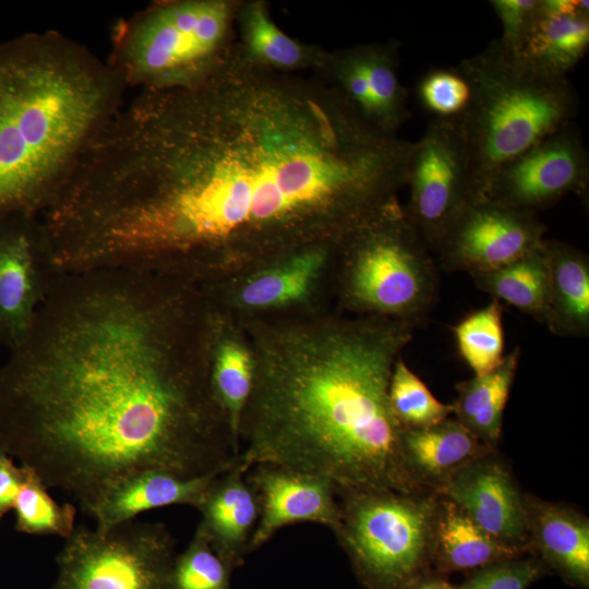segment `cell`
Wrapping results in <instances>:
<instances>
[{
	"mask_svg": "<svg viewBox=\"0 0 589 589\" xmlns=\"http://www.w3.org/2000/svg\"><path fill=\"white\" fill-rule=\"evenodd\" d=\"M412 146L338 87L225 56L201 83L157 97L131 173L133 235L155 271L203 287L340 247L397 199Z\"/></svg>",
	"mask_w": 589,
	"mask_h": 589,
	"instance_id": "obj_1",
	"label": "cell"
},
{
	"mask_svg": "<svg viewBox=\"0 0 589 589\" xmlns=\"http://www.w3.org/2000/svg\"><path fill=\"white\" fill-rule=\"evenodd\" d=\"M212 303L187 281L59 272L0 366V445L82 510L145 470L195 478L239 454L209 375Z\"/></svg>",
	"mask_w": 589,
	"mask_h": 589,
	"instance_id": "obj_2",
	"label": "cell"
},
{
	"mask_svg": "<svg viewBox=\"0 0 589 589\" xmlns=\"http://www.w3.org/2000/svg\"><path fill=\"white\" fill-rule=\"evenodd\" d=\"M254 358L239 455L314 473L345 490H418L389 404L395 362L416 325L357 315L239 320Z\"/></svg>",
	"mask_w": 589,
	"mask_h": 589,
	"instance_id": "obj_3",
	"label": "cell"
},
{
	"mask_svg": "<svg viewBox=\"0 0 589 589\" xmlns=\"http://www.w3.org/2000/svg\"><path fill=\"white\" fill-rule=\"evenodd\" d=\"M125 92L107 61L57 31L0 45V220L39 218Z\"/></svg>",
	"mask_w": 589,
	"mask_h": 589,
	"instance_id": "obj_4",
	"label": "cell"
},
{
	"mask_svg": "<svg viewBox=\"0 0 589 589\" xmlns=\"http://www.w3.org/2000/svg\"><path fill=\"white\" fill-rule=\"evenodd\" d=\"M457 69L470 89L456 121L474 202L483 199L504 165L572 122L578 97L567 79L540 73L498 39L464 59Z\"/></svg>",
	"mask_w": 589,
	"mask_h": 589,
	"instance_id": "obj_5",
	"label": "cell"
},
{
	"mask_svg": "<svg viewBox=\"0 0 589 589\" xmlns=\"http://www.w3.org/2000/svg\"><path fill=\"white\" fill-rule=\"evenodd\" d=\"M231 13L225 0L151 4L115 23L107 62L127 89L191 87L225 57Z\"/></svg>",
	"mask_w": 589,
	"mask_h": 589,
	"instance_id": "obj_6",
	"label": "cell"
},
{
	"mask_svg": "<svg viewBox=\"0 0 589 589\" xmlns=\"http://www.w3.org/2000/svg\"><path fill=\"white\" fill-rule=\"evenodd\" d=\"M338 293L341 305L419 325L438 293V267L397 199L339 247Z\"/></svg>",
	"mask_w": 589,
	"mask_h": 589,
	"instance_id": "obj_7",
	"label": "cell"
},
{
	"mask_svg": "<svg viewBox=\"0 0 589 589\" xmlns=\"http://www.w3.org/2000/svg\"><path fill=\"white\" fill-rule=\"evenodd\" d=\"M334 531L366 589H407L432 569L441 495L424 490L336 492Z\"/></svg>",
	"mask_w": 589,
	"mask_h": 589,
	"instance_id": "obj_8",
	"label": "cell"
},
{
	"mask_svg": "<svg viewBox=\"0 0 589 589\" xmlns=\"http://www.w3.org/2000/svg\"><path fill=\"white\" fill-rule=\"evenodd\" d=\"M176 539L161 522L76 526L56 557L51 589H171Z\"/></svg>",
	"mask_w": 589,
	"mask_h": 589,
	"instance_id": "obj_9",
	"label": "cell"
},
{
	"mask_svg": "<svg viewBox=\"0 0 589 589\" xmlns=\"http://www.w3.org/2000/svg\"><path fill=\"white\" fill-rule=\"evenodd\" d=\"M405 213L430 251L471 202L467 152L456 119L429 121L413 142Z\"/></svg>",
	"mask_w": 589,
	"mask_h": 589,
	"instance_id": "obj_10",
	"label": "cell"
},
{
	"mask_svg": "<svg viewBox=\"0 0 589 589\" xmlns=\"http://www.w3.org/2000/svg\"><path fill=\"white\" fill-rule=\"evenodd\" d=\"M589 154L570 122L504 165L482 200L537 214L575 193L587 195Z\"/></svg>",
	"mask_w": 589,
	"mask_h": 589,
	"instance_id": "obj_11",
	"label": "cell"
},
{
	"mask_svg": "<svg viewBox=\"0 0 589 589\" xmlns=\"http://www.w3.org/2000/svg\"><path fill=\"white\" fill-rule=\"evenodd\" d=\"M537 214L489 200L470 202L441 239L437 266L448 272H488L509 264L544 241Z\"/></svg>",
	"mask_w": 589,
	"mask_h": 589,
	"instance_id": "obj_12",
	"label": "cell"
},
{
	"mask_svg": "<svg viewBox=\"0 0 589 589\" xmlns=\"http://www.w3.org/2000/svg\"><path fill=\"white\" fill-rule=\"evenodd\" d=\"M338 249L323 244L297 250L205 290L238 320L294 309L312 302L335 267Z\"/></svg>",
	"mask_w": 589,
	"mask_h": 589,
	"instance_id": "obj_13",
	"label": "cell"
},
{
	"mask_svg": "<svg viewBox=\"0 0 589 589\" xmlns=\"http://www.w3.org/2000/svg\"><path fill=\"white\" fill-rule=\"evenodd\" d=\"M58 273L39 218L0 220V345L11 350L25 338Z\"/></svg>",
	"mask_w": 589,
	"mask_h": 589,
	"instance_id": "obj_14",
	"label": "cell"
},
{
	"mask_svg": "<svg viewBox=\"0 0 589 589\" xmlns=\"http://www.w3.org/2000/svg\"><path fill=\"white\" fill-rule=\"evenodd\" d=\"M260 508L250 552L267 543L281 528L314 522L333 532L339 504L334 484L321 476L274 464H256L247 472Z\"/></svg>",
	"mask_w": 589,
	"mask_h": 589,
	"instance_id": "obj_15",
	"label": "cell"
},
{
	"mask_svg": "<svg viewBox=\"0 0 589 589\" xmlns=\"http://www.w3.org/2000/svg\"><path fill=\"white\" fill-rule=\"evenodd\" d=\"M440 495L456 504L497 541L529 552L524 493L497 450L461 468Z\"/></svg>",
	"mask_w": 589,
	"mask_h": 589,
	"instance_id": "obj_16",
	"label": "cell"
},
{
	"mask_svg": "<svg viewBox=\"0 0 589 589\" xmlns=\"http://www.w3.org/2000/svg\"><path fill=\"white\" fill-rule=\"evenodd\" d=\"M250 468L238 454L213 480L196 508L201 513L197 527L232 572L250 553L260 515L256 495L247 480Z\"/></svg>",
	"mask_w": 589,
	"mask_h": 589,
	"instance_id": "obj_17",
	"label": "cell"
},
{
	"mask_svg": "<svg viewBox=\"0 0 589 589\" xmlns=\"http://www.w3.org/2000/svg\"><path fill=\"white\" fill-rule=\"evenodd\" d=\"M529 552L572 586H589V520L576 508L524 493Z\"/></svg>",
	"mask_w": 589,
	"mask_h": 589,
	"instance_id": "obj_18",
	"label": "cell"
},
{
	"mask_svg": "<svg viewBox=\"0 0 589 589\" xmlns=\"http://www.w3.org/2000/svg\"><path fill=\"white\" fill-rule=\"evenodd\" d=\"M221 472L182 478L163 470L141 471L116 483L84 513L95 519L97 530H107L154 508L170 505L197 508L208 486Z\"/></svg>",
	"mask_w": 589,
	"mask_h": 589,
	"instance_id": "obj_19",
	"label": "cell"
},
{
	"mask_svg": "<svg viewBox=\"0 0 589 589\" xmlns=\"http://www.w3.org/2000/svg\"><path fill=\"white\" fill-rule=\"evenodd\" d=\"M587 0H540L538 15L516 52L549 76L567 79L589 48Z\"/></svg>",
	"mask_w": 589,
	"mask_h": 589,
	"instance_id": "obj_20",
	"label": "cell"
},
{
	"mask_svg": "<svg viewBox=\"0 0 589 589\" xmlns=\"http://www.w3.org/2000/svg\"><path fill=\"white\" fill-rule=\"evenodd\" d=\"M494 449L449 419L424 429H402L400 452L406 471L417 489L440 494L465 466Z\"/></svg>",
	"mask_w": 589,
	"mask_h": 589,
	"instance_id": "obj_21",
	"label": "cell"
},
{
	"mask_svg": "<svg viewBox=\"0 0 589 589\" xmlns=\"http://www.w3.org/2000/svg\"><path fill=\"white\" fill-rule=\"evenodd\" d=\"M211 302V387L239 447L240 421L253 386L254 358L240 321Z\"/></svg>",
	"mask_w": 589,
	"mask_h": 589,
	"instance_id": "obj_22",
	"label": "cell"
},
{
	"mask_svg": "<svg viewBox=\"0 0 589 589\" xmlns=\"http://www.w3.org/2000/svg\"><path fill=\"white\" fill-rule=\"evenodd\" d=\"M474 524L456 504L441 495L433 541L432 569L446 575L476 572L483 567L525 556Z\"/></svg>",
	"mask_w": 589,
	"mask_h": 589,
	"instance_id": "obj_23",
	"label": "cell"
},
{
	"mask_svg": "<svg viewBox=\"0 0 589 589\" xmlns=\"http://www.w3.org/2000/svg\"><path fill=\"white\" fill-rule=\"evenodd\" d=\"M550 266L548 328L562 337L589 334V259L558 240H544Z\"/></svg>",
	"mask_w": 589,
	"mask_h": 589,
	"instance_id": "obj_24",
	"label": "cell"
},
{
	"mask_svg": "<svg viewBox=\"0 0 589 589\" xmlns=\"http://www.w3.org/2000/svg\"><path fill=\"white\" fill-rule=\"evenodd\" d=\"M520 347L504 356L501 363L484 375H474L456 385L453 413L468 431L485 445L497 449L503 416L516 377Z\"/></svg>",
	"mask_w": 589,
	"mask_h": 589,
	"instance_id": "obj_25",
	"label": "cell"
},
{
	"mask_svg": "<svg viewBox=\"0 0 589 589\" xmlns=\"http://www.w3.org/2000/svg\"><path fill=\"white\" fill-rule=\"evenodd\" d=\"M477 287L492 299L505 301L546 324L550 305V266L544 241L502 267L470 274Z\"/></svg>",
	"mask_w": 589,
	"mask_h": 589,
	"instance_id": "obj_26",
	"label": "cell"
},
{
	"mask_svg": "<svg viewBox=\"0 0 589 589\" xmlns=\"http://www.w3.org/2000/svg\"><path fill=\"white\" fill-rule=\"evenodd\" d=\"M23 468L22 484L13 507L15 529L32 536L68 539L75 529V506L56 502L41 479L32 469Z\"/></svg>",
	"mask_w": 589,
	"mask_h": 589,
	"instance_id": "obj_27",
	"label": "cell"
},
{
	"mask_svg": "<svg viewBox=\"0 0 589 589\" xmlns=\"http://www.w3.org/2000/svg\"><path fill=\"white\" fill-rule=\"evenodd\" d=\"M502 315L501 302L492 299L452 328L461 358L477 376L494 370L504 358Z\"/></svg>",
	"mask_w": 589,
	"mask_h": 589,
	"instance_id": "obj_28",
	"label": "cell"
},
{
	"mask_svg": "<svg viewBox=\"0 0 589 589\" xmlns=\"http://www.w3.org/2000/svg\"><path fill=\"white\" fill-rule=\"evenodd\" d=\"M242 27L248 57L254 62L277 70L303 65L306 59L303 47L273 22L262 2L244 8Z\"/></svg>",
	"mask_w": 589,
	"mask_h": 589,
	"instance_id": "obj_29",
	"label": "cell"
},
{
	"mask_svg": "<svg viewBox=\"0 0 589 589\" xmlns=\"http://www.w3.org/2000/svg\"><path fill=\"white\" fill-rule=\"evenodd\" d=\"M389 404L402 429H424L446 420L452 404L437 400L424 382L399 357L389 382Z\"/></svg>",
	"mask_w": 589,
	"mask_h": 589,
	"instance_id": "obj_30",
	"label": "cell"
},
{
	"mask_svg": "<svg viewBox=\"0 0 589 589\" xmlns=\"http://www.w3.org/2000/svg\"><path fill=\"white\" fill-rule=\"evenodd\" d=\"M232 573L196 526L188 546L175 557L171 589H231Z\"/></svg>",
	"mask_w": 589,
	"mask_h": 589,
	"instance_id": "obj_31",
	"label": "cell"
},
{
	"mask_svg": "<svg viewBox=\"0 0 589 589\" xmlns=\"http://www.w3.org/2000/svg\"><path fill=\"white\" fill-rule=\"evenodd\" d=\"M417 94L433 118L457 119L467 107L470 89L456 67L426 72L418 83Z\"/></svg>",
	"mask_w": 589,
	"mask_h": 589,
	"instance_id": "obj_32",
	"label": "cell"
},
{
	"mask_svg": "<svg viewBox=\"0 0 589 589\" xmlns=\"http://www.w3.org/2000/svg\"><path fill=\"white\" fill-rule=\"evenodd\" d=\"M549 573L548 567L536 556H521L471 573L457 589H528Z\"/></svg>",
	"mask_w": 589,
	"mask_h": 589,
	"instance_id": "obj_33",
	"label": "cell"
},
{
	"mask_svg": "<svg viewBox=\"0 0 589 589\" xmlns=\"http://www.w3.org/2000/svg\"><path fill=\"white\" fill-rule=\"evenodd\" d=\"M489 3L502 24L498 40L517 52L538 15L540 0H491Z\"/></svg>",
	"mask_w": 589,
	"mask_h": 589,
	"instance_id": "obj_34",
	"label": "cell"
},
{
	"mask_svg": "<svg viewBox=\"0 0 589 589\" xmlns=\"http://www.w3.org/2000/svg\"><path fill=\"white\" fill-rule=\"evenodd\" d=\"M24 468L17 467L10 456L0 461V521L14 507L19 495Z\"/></svg>",
	"mask_w": 589,
	"mask_h": 589,
	"instance_id": "obj_35",
	"label": "cell"
},
{
	"mask_svg": "<svg viewBox=\"0 0 589 589\" xmlns=\"http://www.w3.org/2000/svg\"><path fill=\"white\" fill-rule=\"evenodd\" d=\"M407 589H457V586H454L445 575L431 570Z\"/></svg>",
	"mask_w": 589,
	"mask_h": 589,
	"instance_id": "obj_36",
	"label": "cell"
},
{
	"mask_svg": "<svg viewBox=\"0 0 589 589\" xmlns=\"http://www.w3.org/2000/svg\"><path fill=\"white\" fill-rule=\"evenodd\" d=\"M7 456H8V455L5 454V452L3 450V448H2L1 445H0V461H1L4 457H7Z\"/></svg>",
	"mask_w": 589,
	"mask_h": 589,
	"instance_id": "obj_37",
	"label": "cell"
}]
</instances>
